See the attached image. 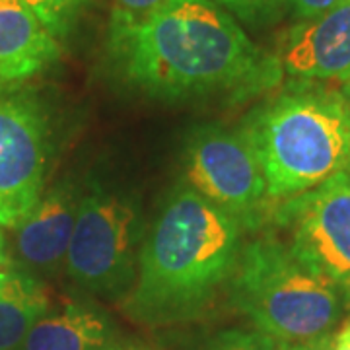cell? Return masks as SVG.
<instances>
[{
    "label": "cell",
    "mask_w": 350,
    "mask_h": 350,
    "mask_svg": "<svg viewBox=\"0 0 350 350\" xmlns=\"http://www.w3.org/2000/svg\"><path fill=\"white\" fill-rule=\"evenodd\" d=\"M278 222L290 232V250L337 288L350 306V172L286 199Z\"/></svg>",
    "instance_id": "ba28073f"
},
{
    "label": "cell",
    "mask_w": 350,
    "mask_h": 350,
    "mask_svg": "<svg viewBox=\"0 0 350 350\" xmlns=\"http://www.w3.org/2000/svg\"><path fill=\"white\" fill-rule=\"evenodd\" d=\"M109 51L126 82L158 100L247 101L284 75L213 0H165L137 22L109 24Z\"/></svg>",
    "instance_id": "6da1fadb"
},
{
    "label": "cell",
    "mask_w": 350,
    "mask_h": 350,
    "mask_svg": "<svg viewBox=\"0 0 350 350\" xmlns=\"http://www.w3.org/2000/svg\"><path fill=\"white\" fill-rule=\"evenodd\" d=\"M185 174L189 187L245 226L255 224L261 204L269 199L261 162L245 129H197L185 150Z\"/></svg>",
    "instance_id": "52a82bcc"
},
{
    "label": "cell",
    "mask_w": 350,
    "mask_h": 350,
    "mask_svg": "<svg viewBox=\"0 0 350 350\" xmlns=\"http://www.w3.org/2000/svg\"><path fill=\"white\" fill-rule=\"evenodd\" d=\"M20 350H119L111 321L82 304L45 313L24 338Z\"/></svg>",
    "instance_id": "7c38bea8"
},
{
    "label": "cell",
    "mask_w": 350,
    "mask_h": 350,
    "mask_svg": "<svg viewBox=\"0 0 350 350\" xmlns=\"http://www.w3.org/2000/svg\"><path fill=\"white\" fill-rule=\"evenodd\" d=\"M165 0H113L111 24H129L152 14Z\"/></svg>",
    "instance_id": "e0dca14e"
},
{
    "label": "cell",
    "mask_w": 350,
    "mask_h": 350,
    "mask_svg": "<svg viewBox=\"0 0 350 350\" xmlns=\"http://www.w3.org/2000/svg\"><path fill=\"white\" fill-rule=\"evenodd\" d=\"M59 55V39L22 0H0V88L43 75Z\"/></svg>",
    "instance_id": "8fae6325"
},
{
    "label": "cell",
    "mask_w": 350,
    "mask_h": 350,
    "mask_svg": "<svg viewBox=\"0 0 350 350\" xmlns=\"http://www.w3.org/2000/svg\"><path fill=\"white\" fill-rule=\"evenodd\" d=\"M342 2L347 0H288V8L298 20H313L340 6Z\"/></svg>",
    "instance_id": "ac0fdd59"
},
{
    "label": "cell",
    "mask_w": 350,
    "mask_h": 350,
    "mask_svg": "<svg viewBox=\"0 0 350 350\" xmlns=\"http://www.w3.org/2000/svg\"><path fill=\"white\" fill-rule=\"evenodd\" d=\"M333 350H350V317L333 335Z\"/></svg>",
    "instance_id": "ffe728a7"
},
{
    "label": "cell",
    "mask_w": 350,
    "mask_h": 350,
    "mask_svg": "<svg viewBox=\"0 0 350 350\" xmlns=\"http://www.w3.org/2000/svg\"><path fill=\"white\" fill-rule=\"evenodd\" d=\"M6 269H10V267H8V262H6V255H4V243H2V236H0V275H2Z\"/></svg>",
    "instance_id": "44dd1931"
},
{
    "label": "cell",
    "mask_w": 350,
    "mask_h": 350,
    "mask_svg": "<svg viewBox=\"0 0 350 350\" xmlns=\"http://www.w3.org/2000/svg\"><path fill=\"white\" fill-rule=\"evenodd\" d=\"M269 199H292L350 172V103L342 92L292 80L245 125Z\"/></svg>",
    "instance_id": "3957f363"
},
{
    "label": "cell",
    "mask_w": 350,
    "mask_h": 350,
    "mask_svg": "<svg viewBox=\"0 0 350 350\" xmlns=\"http://www.w3.org/2000/svg\"><path fill=\"white\" fill-rule=\"evenodd\" d=\"M49 312V296L38 278L10 267L0 275V350H20L31 327Z\"/></svg>",
    "instance_id": "4fadbf2b"
},
{
    "label": "cell",
    "mask_w": 350,
    "mask_h": 350,
    "mask_svg": "<svg viewBox=\"0 0 350 350\" xmlns=\"http://www.w3.org/2000/svg\"><path fill=\"white\" fill-rule=\"evenodd\" d=\"M230 292L239 312L276 342L331 335L345 308L337 288L273 236L241 247Z\"/></svg>",
    "instance_id": "277c9868"
},
{
    "label": "cell",
    "mask_w": 350,
    "mask_h": 350,
    "mask_svg": "<svg viewBox=\"0 0 350 350\" xmlns=\"http://www.w3.org/2000/svg\"><path fill=\"white\" fill-rule=\"evenodd\" d=\"M49 121L39 100L18 86L0 90V226L16 228L45 191Z\"/></svg>",
    "instance_id": "8992f818"
},
{
    "label": "cell",
    "mask_w": 350,
    "mask_h": 350,
    "mask_svg": "<svg viewBox=\"0 0 350 350\" xmlns=\"http://www.w3.org/2000/svg\"><path fill=\"white\" fill-rule=\"evenodd\" d=\"M80 189L70 179L51 185L36 206L16 226V253L25 267L51 271L66 257L75 230Z\"/></svg>",
    "instance_id": "30bf717a"
},
{
    "label": "cell",
    "mask_w": 350,
    "mask_h": 350,
    "mask_svg": "<svg viewBox=\"0 0 350 350\" xmlns=\"http://www.w3.org/2000/svg\"><path fill=\"white\" fill-rule=\"evenodd\" d=\"M278 350H333V335L301 342H278Z\"/></svg>",
    "instance_id": "d6986e66"
},
{
    "label": "cell",
    "mask_w": 350,
    "mask_h": 350,
    "mask_svg": "<svg viewBox=\"0 0 350 350\" xmlns=\"http://www.w3.org/2000/svg\"><path fill=\"white\" fill-rule=\"evenodd\" d=\"M342 96H345L350 103V76L345 80V82H342Z\"/></svg>",
    "instance_id": "7402d4cb"
},
{
    "label": "cell",
    "mask_w": 350,
    "mask_h": 350,
    "mask_svg": "<svg viewBox=\"0 0 350 350\" xmlns=\"http://www.w3.org/2000/svg\"><path fill=\"white\" fill-rule=\"evenodd\" d=\"M243 228L197 191L177 189L140 245L129 312L150 323L199 313L234 275Z\"/></svg>",
    "instance_id": "7a4b0ae2"
},
{
    "label": "cell",
    "mask_w": 350,
    "mask_h": 350,
    "mask_svg": "<svg viewBox=\"0 0 350 350\" xmlns=\"http://www.w3.org/2000/svg\"><path fill=\"white\" fill-rule=\"evenodd\" d=\"M202 350H278V342L261 331L230 329L213 337Z\"/></svg>",
    "instance_id": "2e32d148"
},
{
    "label": "cell",
    "mask_w": 350,
    "mask_h": 350,
    "mask_svg": "<svg viewBox=\"0 0 350 350\" xmlns=\"http://www.w3.org/2000/svg\"><path fill=\"white\" fill-rule=\"evenodd\" d=\"M57 39L66 38L86 8L88 0H22Z\"/></svg>",
    "instance_id": "5bb4252c"
},
{
    "label": "cell",
    "mask_w": 350,
    "mask_h": 350,
    "mask_svg": "<svg viewBox=\"0 0 350 350\" xmlns=\"http://www.w3.org/2000/svg\"><path fill=\"white\" fill-rule=\"evenodd\" d=\"M142 214L133 197L94 185L82 193L66 250L76 284L100 294H123L137 275Z\"/></svg>",
    "instance_id": "5b68a950"
},
{
    "label": "cell",
    "mask_w": 350,
    "mask_h": 350,
    "mask_svg": "<svg viewBox=\"0 0 350 350\" xmlns=\"http://www.w3.org/2000/svg\"><path fill=\"white\" fill-rule=\"evenodd\" d=\"M250 27L276 24L288 10V0H213Z\"/></svg>",
    "instance_id": "9a60e30c"
},
{
    "label": "cell",
    "mask_w": 350,
    "mask_h": 350,
    "mask_svg": "<svg viewBox=\"0 0 350 350\" xmlns=\"http://www.w3.org/2000/svg\"><path fill=\"white\" fill-rule=\"evenodd\" d=\"M276 57L292 80L345 82L350 76V0L292 25Z\"/></svg>",
    "instance_id": "9c48e42d"
}]
</instances>
